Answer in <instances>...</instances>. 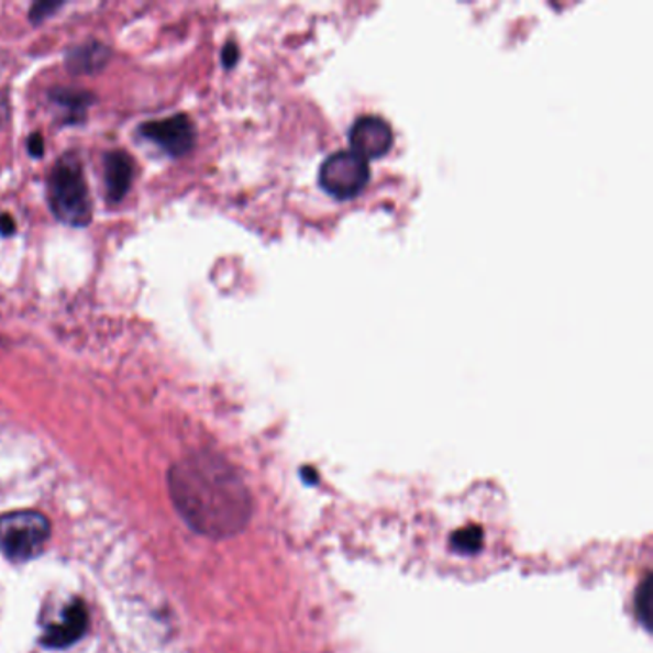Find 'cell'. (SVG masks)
<instances>
[{"instance_id":"6da1fadb","label":"cell","mask_w":653,"mask_h":653,"mask_svg":"<svg viewBox=\"0 0 653 653\" xmlns=\"http://www.w3.org/2000/svg\"><path fill=\"white\" fill-rule=\"evenodd\" d=\"M169 490L186 523L213 539L240 533L252 516V497L242 477L219 458L178 462L169 472Z\"/></svg>"},{"instance_id":"7a4b0ae2","label":"cell","mask_w":653,"mask_h":653,"mask_svg":"<svg viewBox=\"0 0 653 653\" xmlns=\"http://www.w3.org/2000/svg\"><path fill=\"white\" fill-rule=\"evenodd\" d=\"M48 203L54 217L69 226H87L92 219L89 186L81 162L66 156L54 165L48 178Z\"/></svg>"},{"instance_id":"3957f363","label":"cell","mask_w":653,"mask_h":653,"mask_svg":"<svg viewBox=\"0 0 653 653\" xmlns=\"http://www.w3.org/2000/svg\"><path fill=\"white\" fill-rule=\"evenodd\" d=\"M51 536V523L33 510L0 516V550L14 562L38 556Z\"/></svg>"},{"instance_id":"277c9868","label":"cell","mask_w":653,"mask_h":653,"mask_svg":"<svg viewBox=\"0 0 653 653\" xmlns=\"http://www.w3.org/2000/svg\"><path fill=\"white\" fill-rule=\"evenodd\" d=\"M370 180V167L353 152H335L320 167V188L337 200H351L363 192Z\"/></svg>"},{"instance_id":"5b68a950","label":"cell","mask_w":653,"mask_h":653,"mask_svg":"<svg viewBox=\"0 0 653 653\" xmlns=\"http://www.w3.org/2000/svg\"><path fill=\"white\" fill-rule=\"evenodd\" d=\"M350 142L353 154L368 159L386 156L394 146V131L386 119L378 115H364L356 119L350 129Z\"/></svg>"},{"instance_id":"8992f818","label":"cell","mask_w":653,"mask_h":653,"mask_svg":"<svg viewBox=\"0 0 653 653\" xmlns=\"http://www.w3.org/2000/svg\"><path fill=\"white\" fill-rule=\"evenodd\" d=\"M141 133L175 157L188 154L196 141L192 121L185 113L159 119V121H148L146 125L142 126Z\"/></svg>"},{"instance_id":"52a82bcc","label":"cell","mask_w":653,"mask_h":653,"mask_svg":"<svg viewBox=\"0 0 653 653\" xmlns=\"http://www.w3.org/2000/svg\"><path fill=\"white\" fill-rule=\"evenodd\" d=\"M89 627V613L81 600H75L64 611L58 624H53L43 637V642L51 648H67L81 639Z\"/></svg>"},{"instance_id":"ba28073f","label":"cell","mask_w":653,"mask_h":653,"mask_svg":"<svg viewBox=\"0 0 653 653\" xmlns=\"http://www.w3.org/2000/svg\"><path fill=\"white\" fill-rule=\"evenodd\" d=\"M134 164L126 152H112L106 156V190L108 200L118 203L125 198L133 182Z\"/></svg>"},{"instance_id":"9c48e42d","label":"cell","mask_w":653,"mask_h":653,"mask_svg":"<svg viewBox=\"0 0 653 653\" xmlns=\"http://www.w3.org/2000/svg\"><path fill=\"white\" fill-rule=\"evenodd\" d=\"M110 59V51L102 43H87V45L75 46L71 53L67 54V67L74 74H97Z\"/></svg>"},{"instance_id":"30bf717a","label":"cell","mask_w":653,"mask_h":653,"mask_svg":"<svg viewBox=\"0 0 653 653\" xmlns=\"http://www.w3.org/2000/svg\"><path fill=\"white\" fill-rule=\"evenodd\" d=\"M54 102L64 112L66 121H81L87 108L92 102V97L81 90L79 92L77 90H58L54 95Z\"/></svg>"},{"instance_id":"8fae6325","label":"cell","mask_w":653,"mask_h":653,"mask_svg":"<svg viewBox=\"0 0 653 653\" xmlns=\"http://www.w3.org/2000/svg\"><path fill=\"white\" fill-rule=\"evenodd\" d=\"M483 534L477 528L462 529L458 533L453 536V546L456 550H461L464 554L475 552L482 546Z\"/></svg>"},{"instance_id":"7c38bea8","label":"cell","mask_w":653,"mask_h":653,"mask_svg":"<svg viewBox=\"0 0 653 653\" xmlns=\"http://www.w3.org/2000/svg\"><path fill=\"white\" fill-rule=\"evenodd\" d=\"M59 2H37L35 7L31 8V22H41L45 20L46 15L53 14L54 10H58Z\"/></svg>"},{"instance_id":"4fadbf2b","label":"cell","mask_w":653,"mask_h":653,"mask_svg":"<svg viewBox=\"0 0 653 653\" xmlns=\"http://www.w3.org/2000/svg\"><path fill=\"white\" fill-rule=\"evenodd\" d=\"M43 152H45V142H43V136H41V134H38V133L31 134V139H30V154H31V156L41 157V156H43Z\"/></svg>"},{"instance_id":"5bb4252c","label":"cell","mask_w":653,"mask_h":653,"mask_svg":"<svg viewBox=\"0 0 653 653\" xmlns=\"http://www.w3.org/2000/svg\"><path fill=\"white\" fill-rule=\"evenodd\" d=\"M14 232V219L10 215H0V234H2V236H12Z\"/></svg>"},{"instance_id":"9a60e30c","label":"cell","mask_w":653,"mask_h":653,"mask_svg":"<svg viewBox=\"0 0 653 653\" xmlns=\"http://www.w3.org/2000/svg\"><path fill=\"white\" fill-rule=\"evenodd\" d=\"M648 585H650V580H646V583H644V588H642V593H640V596H642V598H640L639 600V606L640 609H642V611H644V616H642V621H648V606H650V587H648Z\"/></svg>"},{"instance_id":"2e32d148","label":"cell","mask_w":653,"mask_h":653,"mask_svg":"<svg viewBox=\"0 0 653 653\" xmlns=\"http://www.w3.org/2000/svg\"><path fill=\"white\" fill-rule=\"evenodd\" d=\"M237 62V48L236 45H226L223 51V64L226 67H232Z\"/></svg>"},{"instance_id":"e0dca14e","label":"cell","mask_w":653,"mask_h":653,"mask_svg":"<svg viewBox=\"0 0 653 653\" xmlns=\"http://www.w3.org/2000/svg\"><path fill=\"white\" fill-rule=\"evenodd\" d=\"M8 115H10V106H8L7 92L0 90V126L7 125Z\"/></svg>"}]
</instances>
